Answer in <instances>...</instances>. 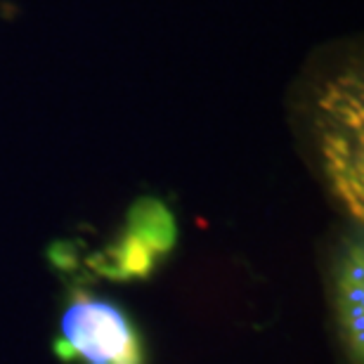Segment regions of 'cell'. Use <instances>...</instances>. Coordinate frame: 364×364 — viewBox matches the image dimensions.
Masks as SVG:
<instances>
[{
    "mask_svg": "<svg viewBox=\"0 0 364 364\" xmlns=\"http://www.w3.org/2000/svg\"><path fill=\"white\" fill-rule=\"evenodd\" d=\"M338 315L350 360L362 364V246H348L338 270Z\"/></svg>",
    "mask_w": 364,
    "mask_h": 364,
    "instance_id": "cell-2",
    "label": "cell"
},
{
    "mask_svg": "<svg viewBox=\"0 0 364 364\" xmlns=\"http://www.w3.org/2000/svg\"><path fill=\"white\" fill-rule=\"evenodd\" d=\"M156 256L144 246L140 239L126 232L112 249H107L100 258L92 260L100 274L112 279H133V277H147L154 270Z\"/></svg>",
    "mask_w": 364,
    "mask_h": 364,
    "instance_id": "cell-4",
    "label": "cell"
},
{
    "mask_svg": "<svg viewBox=\"0 0 364 364\" xmlns=\"http://www.w3.org/2000/svg\"><path fill=\"white\" fill-rule=\"evenodd\" d=\"M50 260H53V265L62 267V270H71L74 267V251H71L69 244H55L50 249Z\"/></svg>",
    "mask_w": 364,
    "mask_h": 364,
    "instance_id": "cell-5",
    "label": "cell"
},
{
    "mask_svg": "<svg viewBox=\"0 0 364 364\" xmlns=\"http://www.w3.org/2000/svg\"><path fill=\"white\" fill-rule=\"evenodd\" d=\"M128 232L154 256H166L178 242V223L164 201L142 196L128 210Z\"/></svg>",
    "mask_w": 364,
    "mask_h": 364,
    "instance_id": "cell-3",
    "label": "cell"
},
{
    "mask_svg": "<svg viewBox=\"0 0 364 364\" xmlns=\"http://www.w3.org/2000/svg\"><path fill=\"white\" fill-rule=\"evenodd\" d=\"M55 355L74 364H147L140 329L119 305L76 294L62 315Z\"/></svg>",
    "mask_w": 364,
    "mask_h": 364,
    "instance_id": "cell-1",
    "label": "cell"
}]
</instances>
